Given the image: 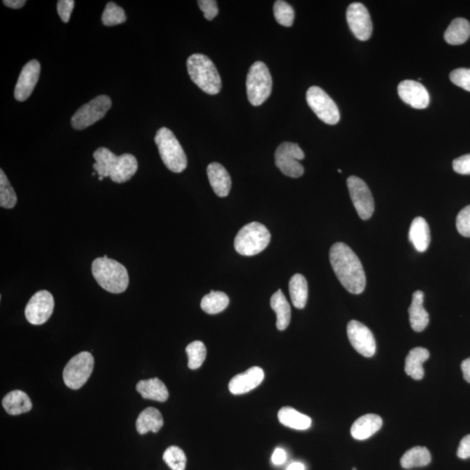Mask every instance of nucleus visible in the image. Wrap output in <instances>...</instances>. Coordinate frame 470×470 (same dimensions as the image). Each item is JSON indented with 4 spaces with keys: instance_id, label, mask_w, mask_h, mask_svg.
Returning a JSON list of instances; mask_svg holds the SVG:
<instances>
[{
    "instance_id": "1",
    "label": "nucleus",
    "mask_w": 470,
    "mask_h": 470,
    "mask_svg": "<svg viewBox=\"0 0 470 470\" xmlns=\"http://www.w3.org/2000/svg\"><path fill=\"white\" fill-rule=\"evenodd\" d=\"M331 266L339 282L353 294H362L366 287V275L362 262L345 243L337 242L329 252Z\"/></svg>"
},
{
    "instance_id": "2",
    "label": "nucleus",
    "mask_w": 470,
    "mask_h": 470,
    "mask_svg": "<svg viewBox=\"0 0 470 470\" xmlns=\"http://www.w3.org/2000/svg\"><path fill=\"white\" fill-rule=\"evenodd\" d=\"M93 169L98 176L110 177L115 183H125L138 170V162L133 155H115L105 148H98L93 154Z\"/></svg>"
},
{
    "instance_id": "3",
    "label": "nucleus",
    "mask_w": 470,
    "mask_h": 470,
    "mask_svg": "<svg viewBox=\"0 0 470 470\" xmlns=\"http://www.w3.org/2000/svg\"><path fill=\"white\" fill-rule=\"evenodd\" d=\"M92 273L98 285L107 292L122 294L129 287V275L125 266L107 255L93 261Z\"/></svg>"
},
{
    "instance_id": "4",
    "label": "nucleus",
    "mask_w": 470,
    "mask_h": 470,
    "mask_svg": "<svg viewBox=\"0 0 470 470\" xmlns=\"http://www.w3.org/2000/svg\"><path fill=\"white\" fill-rule=\"evenodd\" d=\"M188 72L192 81L203 92L216 96L221 90V79L216 65L209 57L195 53L188 58Z\"/></svg>"
},
{
    "instance_id": "5",
    "label": "nucleus",
    "mask_w": 470,
    "mask_h": 470,
    "mask_svg": "<svg viewBox=\"0 0 470 470\" xmlns=\"http://www.w3.org/2000/svg\"><path fill=\"white\" fill-rule=\"evenodd\" d=\"M155 141L167 169L176 174L182 173L187 169V155L172 131L162 127L157 132Z\"/></svg>"
},
{
    "instance_id": "6",
    "label": "nucleus",
    "mask_w": 470,
    "mask_h": 470,
    "mask_svg": "<svg viewBox=\"0 0 470 470\" xmlns=\"http://www.w3.org/2000/svg\"><path fill=\"white\" fill-rule=\"evenodd\" d=\"M270 240V232L264 225L251 222L244 226L237 234L235 249L237 253L244 256H254L267 249Z\"/></svg>"
},
{
    "instance_id": "7",
    "label": "nucleus",
    "mask_w": 470,
    "mask_h": 470,
    "mask_svg": "<svg viewBox=\"0 0 470 470\" xmlns=\"http://www.w3.org/2000/svg\"><path fill=\"white\" fill-rule=\"evenodd\" d=\"M272 77L267 65L257 61L250 67L247 77V98L254 107L264 103L272 92Z\"/></svg>"
},
{
    "instance_id": "8",
    "label": "nucleus",
    "mask_w": 470,
    "mask_h": 470,
    "mask_svg": "<svg viewBox=\"0 0 470 470\" xmlns=\"http://www.w3.org/2000/svg\"><path fill=\"white\" fill-rule=\"evenodd\" d=\"M93 356L89 352H81L72 357L65 367V384L71 389H79L85 385L93 373Z\"/></svg>"
},
{
    "instance_id": "9",
    "label": "nucleus",
    "mask_w": 470,
    "mask_h": 470,
    "mask_svg": "<svg viewBox=\"0 0 470 470\" xmlns=\"http://www.w3.org/2000/svg\"><path fill=\"white\" fill-rule=\"evenodd\" d=\"M275 165L286 176L299 178L303 176L304 167L299 162L305 158L304 152L299 145L284 142L277 148Z\"/></svg>"
},
{
    "instance_id": "10",
    "label": "nucleus",
    "mask_w": 470,
    "mask_h": 470,
    "mask_svg": "<svg viewBox=\"0 0 470 470\" xmlns=\"http://www.w3.org/2000/svg\"><path fill=\"white\" fill-rule=\"evenodd\" d=\"M111 107L110 97L98 96L79 108L71 119L72 126L76 130L86 129L103 119Z\"/></svg>"
},
{
    "instance_id": "11",
    "label": "nucleus",
    "mask_w": 470,
    "mask_h": 470,
    "mask_svg": "<svg viewBox=\"0 0 470 470\" xmlns=\"http://www.w3.org/2000/svg\"><path fill=\"white\" fill-rule=\"evenodd\" d=\"M307 102L317 117L329 125H337L341 119L337 105L325 91L319 86H311L308 90Z\"/></svg>"
},
{
    "instance_id": "12",
    "label": "nucleus",
    "mask_w": 470,
    "mask_h": 470,
    "mask_svg": "<svg viewBox=\"0 0 470 470\" xmlns=\"http://www.w3.org/2000/svg\"><path fill=\"white\" fill-rule=\"evenodd\" d=\"M349 195L359 216L363 220H369L373 216L374 202L370 189L362 178L351 176L347 181Z\"/></svg>"
},
{
    "instance_id": "13",
    "label": "nucleus",
    "mask_w": 470,
    "mask_h": 470,
    "mask_svg": "<svg viewBox=\"0 0 470 470\" xmlns=\"http://www.w3.org/2000/svg\"><path fill=\"white\" fill-rule=\"evenodd\" d=\"M54 309L53 294L46 290L39 291L28 301L25 315L32 325H42L49 320Z\"/></svg>"
},
{
    "instance_id": "14",
    "label": "nucleus",
    "mask_w": 470,
    "mask_h": 470,
    "mask_svg": "<svg viewBox=\"0 0 470 470\" xmlns=\"http://www.w3.org/2000/svg\"><path fill=\"white\" fill-rule=\"evenodd\" d=\"M347 21L353 34L362 41L370 39L373 32L370 14L362 3H353L348 7Z\"/></svg>"
},
{
    "instance_id": "15",
    "label": "nucleus",
    "mask_w": 470,
    "mask_h": 470,
    "mask_svg": "<svg viewBox=\"0 0 470 470\" xmlns=\"http://www.w3.org/2000/svg\"><path fill=\"white\" fill-rule=\"evenodd\" d=\"M349 341L357 352L365 357H372L377 351L374 334L364 324L351 320L347 327Z\"/></svg>"
},
{
    "instance_id": "16",
    "label": "nucleus",
    "mask_w": 470,
    "mask_h": 470,
    "mask_svg": "<svg viewBox=\"0 0 470 470\" xmlns=\"http://www.w3.org/2000/svg\"><path fill=\"white\" fill-rule=\"evenodd\" d=\"M39 74L40 64L38 60H32L25 65L14 90V96L18 101L27 100L31 96L39 81Z\"/></svg>"
},
{
    "instance_id": "17",
    "label": "nucleus",
    "mask_w": 470,
    "mask_h": 470,
    "mask_svg": "<svg viewBox=\"0 0 470 470\" xmlns=\"http://www.w3.org/2000/svg\"><path fill=\"white\" fill-rule=\"evenodd\" d=\"M398 93L400 98L406 104L415 109L428 107L431 97L427 89L421 83L414 80H404L398 86Z\"/></svg>"
},
{
    "instance_id": "18",
    "label": "nucleus",
    "mask_w": 470,
    "mask_h": 470,
    "mask_svg": "<svg viewBox=\"0 0 470 470\" xmlns=\"http://www.w3.org/2000/svg\"><path fill=\"white\" fill-rule=\"evenodd\" d=\"M265 374L260 367H253L246 372L235 375L229 382V391L233 395L239 396L252 391L263 381Z\"/></svg>"
},
{
    "instance_id": "19",
    "label": "nucleus",
    "mask_w": 470,
    "mask_h": 470,
    "mask_svg": "<svg viewBox=\"0 0 470 470\" xmlns=\"http://www.w3.org/2000/svg\"><path fill=\"white\" fill-rule=\"evenodd\" d=\"M211 187L218 197H227L231 190L230 174L220 163L209 164L207 169Z\"/></svg>"
},
{
    "instance_id": "20",
    "label": "nucleus",
    "mask_w": 470,
    "mask_h": 470,
    "mask_svg": "<svg viewBox=\"0 0 470 470\" xmlns=\"http://www.w3.org/2000/svg\"><path fill=\"white\" fill-rule=\"evenodd\" d=\"M424 294L420 290L415 291L412 296L409 308L410 322L415 332H422L429 325V315L424 308Z\"/></svg>"
},
{
    "instance_id": "21",
    "label": "nucleus",
    "mask_w": 470,
    "mask_h": 470,
    "mask_svg": "<svg viewBox=\"0 0 470 470\" xmlns=\"http://www.w3.org/2000/svg\"><path fill=\"white\" fill-rule=\"evenodd\" d=\"M382 419L377 414L363 415L353 422L351 436L356 440H366L374 435L381 428Z\"/></svg>"
},
{
    "instance_id": "22",
    "label": "nucleus",
    "mask_w": 470,
    "mask_h": 470,
    "mask_svg": "<svg viewBox=\"0 0 470 470\" xmlns=\"http://www.w3.org/2000/svg\"><path fill=\"white\" fill-rule=\"evenodd\" d=\"M410 240L418 252L424 253L431 244V230L425 218L417 217L412 221L410 228Z\"/></svg>"
},
{
    "instance_id": "23",
    "label": "nucleus",
    "mask_w": 470,
    "mask_h": 470,
    "mask_svg": "<svg viewBox=\"0 0 470 470\" xmlns=\"http://www.w3.org/2000/svg\"><path fill=\"white\" fill-rule=\"evenodd\" d=\"M136 389L145 399L157 400L159 403L166 402L169 399V391L159 378L138 381Z\"/></svg>"
},
{
    "instance_id": "24",
    "label": "nucleus",
    "mask_w": 470,
    "mask_h": 470,
    "mask_svg": "<svg viewBox=\"0 0 470 470\" xmlns=\"http://www.w3.org/2000/svg\"><path fill=\"white\" fill-rule=\"evenodd\" d=\"M429 358V352L424 348L411 349L405 362V372L414 380H422L424 377V363Z\"/></svg>"
},
{
    "instance_id": "25",
    "label": "nucleus",
    "mask_w": 470,
    "mask_h": 470,
    "mask_svg": "<svg viewBox=\"0 0 470 470\" xmlns=\"http://www.w3.org/2000/svg\"><path fill=\"white\" fill-rule=\"evenodd\" d=\"M163 425L162 414L155 407H148L142 411L136 421L137 431L141 435L150 431L158 433Z\"/></svg>"
},
{
    "instance_id": "26",
    "label": "nucleus",
    "mask_w": 470,
    "mask_h": 470,
    "mask_svg": "<svg viewBox=\"0 0 470 470\" xmlns=\"http://www.w3.org/2000/svg\"><path fill=\"white\" fill-rule=\"evenodd\" d=\"M2 405L11 415L27 413L32 407L31 399L27 393L21 391H14L7 393L4 397Z\"/></svg>"
},
{
    "instance_id": "27",
    "label": "nucleus",
    "mask_w": 470,
    "mask_h": 470,
    "mask_svg": "<svg viewBox=\"0 0 470 470\" xmlns=\"http://www.w3.org/2000/svg\"><path fill=\"white\" fill-rule=\"evenodd\" d=\"M278 419L282 425L296 431H307L312 425L311 417L291 407H284L280 409Z\"/></svg>"
},
{
    "instance_id": "28",
    "label": "nucleus",
    "mask_w": 470,
    "mask_h": 470,
    "mask_svg": "<svg viewBox=\"0 0 470 470\" xmlns=\"http://www.w3.org/2000/svg\"><path fill=\"white\" fill-rule=\"evenodd\" d=\"M270 305L276 313V327L280 331L289 327L291 320V308L282 290H278L271 297Z\"/></svg>"
},
{
    "instance_id": "29",
    "label": "nucleus",
    "mask_w": 470,
    "mask_h": 470,
    "mask_svg": "<svg viewBox=\"0 0 470 470\" xmlns=\"http://www.w3.org/2000/svg\"><path fill=\"white\" fill-rule=\"evenodd\" d=\"M470 37V24L467 20L457 18L451 22L448 27L444 39L450 45L457 46L464 44Z\"/></svg>"
},
{
    "instance_id": "30",
    "label": "nucleus",
    "mask_w": 470,
    "mask_h": 470,
    "mask_svg": "<svg viewBox=\"0 0 470 470\" xmlns=\"http://www.w3.org/2000/svg\"><path fill=\"white\" fill-rule=\"evenodd\" d=\"M289 294L295 308L303 309L306 307L308 297V287L307 280L303 275L296 274L291 278Z\"/></svg>"
},
{
    "instance_id": "31",
    "label": "nucleus",
    "mask_w": 470,
    "mask_h": 470,
    "mask_svg": "<svg viewBox=\"0 0 470 470\" xmlns=\"http://www.w3.org/2000/svg\"><path fill=\"white\" fill-rule=\"evenodd\" d=\"M431 455L427 448L414 447L407 450L400 459V465L403 469H410L417 467H424L431 464Z\"/></svg>"
},
{
    "instance_id": "32",
    "label": "nucleus",
    "mask_w": 470,
    "mask_h": 470,
    "mask_svg": "<svg viewBox=\"0 0 470 470\" xmlns=\"http://www.w3.org/2000/svg\"><path fill=\"white\" fill-rule=\"evenodd\" d=\"M228 305L229 298L227 294L223 292L211 291L210 294L203 297L200 307L204 312L209 315H216V313L224 311Z\"/></svg>"
},
{
    "instance_id": "33",
    "label": "nucleus",
    "mask_w": 470,
    "mask_h": 470,
    "mask_svg": "<svg viewBox=\"0 0 470 470\" xmlns=\"http://www.w3.org/2000/svg\"><path fill=\"white\" fill-rule=\"evenodd\" d=\"M17 202L15 191L4 171L0 170V206L4 209H12L15 207Z\"/></svg>"
},
{
    "instance_id": "34",
    "label": "nucleus",
    "mask_w": 470,
    "mask_h": 470,
    "mask_svg": "<svg viewBox=\"0 0 470 470\" xmlns=\"http://www.w3.org/2000/svg\"><path fill=\"white\" fill-rule=\"evenodd\" d=\"M188 356V367L190 370L200 369L207 357V348L202 341H195L185 348Z\"/></svg>"
},
{
    "instance_id": "35",
    "label": "nucleus",
    "mask_w": 470,
    "mask_h": 470,
    "mask_svg": "<svg viewBox=\"0 0 470 470\" xmlns=\"http://www.w3.org/2000/svg\"><path fill=\"white\" fill-rule=\"evenodd\" d=\"M126 20L125 11L117 4L109 2L105 6L103 14H102V22L105 27H115V25L124 23Z\"/></svg>"
},
{
    "instance_id": "36",
    "label": "nucleus",
    "mask_w": 470,
    "mask_h": 470,
    "mask_svg": "<svg viewBox=\"0 0 470 470\" xmlns=\"http://www.w3.org/2000/svg\"><path fill=\"white\" fill-rule=\"evenodd\" d=\"M163 460L172 470H185L187 465V457L184 451L176 446L167 448L164 452Z\"/></svg>"
},
{
    "instance_id": "37",
    "label": "nucleus",
    "mask_w": 470,
    "mask_h": 470,
    "mask_svg": "<svg viewBox=\"0 0 470 470\" xmlns=\"http://www.w3.org/2000/svg\"><path fill=\"white\" fill-rule=\"evenodd\" d=\"M274 14L277 22L283 27H292L294 20L293 7L283 0H278L274 5Z\"/></svg>"
},
{
    "instance_id": "38",
    "label": "nucleus",
    "mask_w": 470,
    "mask_h": 470,
    "mask_svg": "<svg viewBox=\"0 0 470 470\" xmlns=\"http://www.w3.org/2000/svg\"><path fill=\"white\" fill-rule=\"evenodd\" d=\"M450 80L455 85L470 92V69H455V70L451 72Z\"/></svg>"
},
{
    "instance_id": "39",
    "label": "nucleus",
    "mask_w": 470,
    "mask_h": 470,
    "mask_svg": "<svg viewBox=\"0 0 470 470\" xmlns=\"http://www.w3.org/2000/svg\"><path fill=\"white\" fill-rule=\"evenodd\" d=\"M457 228L462 236L470 237V205L465 207L458 214Z\"/></svg>"
},
{
    "instance_id": "40",
    "label": "nucleus",
    "mask_w": 470,
    "mask_h": 470,
    "mask_svg": "<svg viewBox=\"0 0 470 470\" xmlns=\"http://www.w3.org/2000/svg\"><path fill=\"white\" fill-rule=\"evenodd\" d=\"M198 5L207 20H212L218 15V8L216 0H200Z\"/></svg>"
},
{
    "instance_id": "41",
    "label": "nucleus",
    "mask_w": 470,
    "mask_h": 470,
    "mask_svg": "<svg viewBox=\"0 0 470 470\" xmlns=\"http://www.w3.org/2000/svg\"><path fill=\"white\" fill-rule=\"evenodd\" d=\"M74 5L75 2L74 0H60V1L58 2V13H59L60 19L64 23H68L69 20H70Z\"/></svg>"
},
{
    "instance_id": "42",
    "label": "nucleus",
    "mask_w": 470,
    "mask_h": 470,
    "mask_svg": "<svg viewBox=\"0 0 470 470\" xmlns=\"http://www.w3.org/2000/svg\"><path fill=\"white\" fill-rule=\"evenodd\" d=\"M453 169L455 173L469 176L470 174V155L458 157L453 162Z\"/></svg>"
},
{
    "instance_id": "43",
    "label": "nucleus",
    "mask_w": 470,
    "mask_h": 470,
    "mask_svg": "<svg viewBox=\"0 0 470 470\" xmlns=\"http://www.w3.org/2000/svg\"><path fill=\"white\" fill-rule=\"evenodd\" d=\"M457 457L461 459L470 458V435L462 438L457 450Z\"/></svg>"
},
{
    "instance_id": "44",
    "label": "nucleus",
    "mask_w": 470,
    "mask_h": 470,
    "mask_svg": "<svg viewBox=\"0 0 470 470\" xmlns=\"http://www.w3.org/2000/svg\"><path fill=\"white\" fill-rule=\"evenodd\" d=\"M287 459V454L285 450L280 449V448H278V449H276L273 453L272 455V462L273 464L275 465H282L284 464V462H286Z\"/></svg>"
},
{
    "instance_id": "45",
    "label": "nucleus",
    "mask_w": 470,
    "mask_h": 470,
    "mask_svg": "<svg viewBox=\"0 0 470 470\" xmlns=\"http://www.w3.org/2000/svg\"><path fill=\"white\" fill-rule=\"evenodd\" d=\"M25 3L27 1H25V0H5V1H3L4 5L13 9L22 8Z\"/></svg>"
},
{
    "instance_id": "46",
    "label": "nucleus",
    "mask_w": 470,
    "mask_h": 470,
    "mask_svg": "<svg viewBox=\"0 0 470 470\" xmlns=\"http://www.w3.org/2000/svg\"><path fill=\"white\" fill-rule=\"evenodd\" d=\"M461 367L465 381L470 384V357L462 362Z\"/></svg>"
},
{
    "instance_id": "47",
    "label": "nucleus",
    "mask_w": 470,
    "mask_h": 470,
    "mask_svg": "<svg viewBox=\"0 0 470 470\" xmlns=\"http://www.w3.org/2000/svg\"><path fill=\"white\" fill-rule=\"evenodd\" d=\"M287 470H305V465L301 462H294L289 465Z\"/></svg>"
},
{
    "instance_id": "48",
    "label": "nucleus",
    "mask_w": 470,
    "mask_h": 470,
    "mask_svg": "<svg viewBox=\"0 0 470 470\" xmlns=\"http://www.w3.org/2000/svg\"><path fill=\"white\" fill-rule=\"evenodd\" d=\"M103 180H104V177L98 176V181H103Z\"/></svg>"
},
{
    "instance_id": "49",
    "label": "nucleus",
    "mask_w": 470,
    "mask_h": 470,
    "mask_svg": "<svg viewBox=\"0 0 470 470\" xmlns=\"http://www.w3.org/2000/svg\"><path fill=\"white\" fill-rule=\"evenodd\" d=\"M338 173H339V174H341V169H339V170H338Z\"/></svg>"
}]
</instances>
